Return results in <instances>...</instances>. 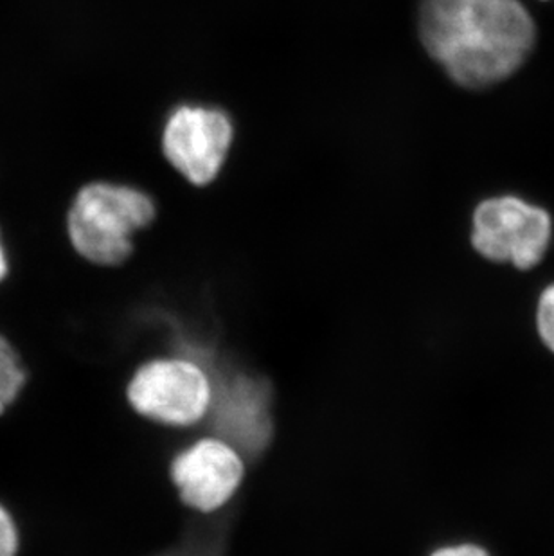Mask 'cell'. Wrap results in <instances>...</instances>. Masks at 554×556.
I'll return each instance as SVG.
<instances>
[{"label":"cell","mask_w":554,"mask_h":556,"mask_svg":"<svg viewBox=\"0 0 554 556\" xmlns=\"http://www.w3.org/2000/svg\"><path fill=\"white\" fill-rule=\"evenodd\" d=\"M416 31L427 56L465 90L512 79L539 40L522 0H419Z\"/></svg>","instance_id":"1"},{"label":"cell","mask_w":554,"mask_h":556,"mask_svg":"<svg viewBox=\"0 0 554 556\" xmlns=\"http://www.w3.org/2000/svg\"><path fill=\"white\" fill-rule=\"evenodd\" d=\"M152 194L115 182H90L68 207L65 235L74 254L98 268L125 265L136 251V237L158 218Z\"/></svg>","instance_id":"2"},{"label":"cell","mask_w":554,"mask_h":556,"mask_svg":"<svg viewBox=\"0 0 554 556\" xmlns=\"http://www.w3.org/2000/svg\"><path fill=\"white\" fill-rule=\"evenodd\" d=\"M553 238L551 211L522 194H492L471 211L470 245L487 262L531 270L544 262Z\"/></svg>","instance_id":"3"},{"label":"cell","mask_w":554,"mask_h":556,"mask_svg":"<svg viewBox=\"0 0 554 556\" xmlns=\"http://www.w3.org/2000/svg\"><path fill=\"white\" fill-rule=\"evenodd\" d=\"M125 399L144 420L188 429L210 415L213 382L207 369L193 358H150L126 380Z\"/></svg>","instance_id":"4"},{"label":"cell","mask_w":554,"mask_h":556,"mask_svg":"<svg viewBox=\"0 0 554 556\" xmlns=\"http://www.w3.org/2000/svg\"><path fill=\"white\" fill-rule=\"evenodd\" d=\"M236 126L221 106L182 103L164 119V161L194 188H207L221 177L235 147Z\"/></svg>","instance_id":"5"},{"label":"cell","mask_w":554,"mask_h":556,"mask_svg":"<svg viewBox=\"0 0 554 556\" xmlns=\"http://www.w3.org/2000/svg\"><path fill=\"white\" fill-rule=\"evenodd\" d=\"M169 478L178 498L199 514H215L232 501L245 478L240 452L222 438H202L177 452Z\"/></svg>","instance_id":"6"},{"label":"cell","mask_w":554,"mask_h":556,"mask_svg":"<svg viewBox=\"0 0 554 556\" xmlns=\"http://www.w3.org/2000/svg\"><path fill=\"white\" fill-rule=\"evenodd\" d=\"M213 382L210 415L215 420L218 438L245 456H256L273 438L270 396L263 380L238 372Z\"/></svg>","instance_id":"7"},{"label":"cell","mask_w":554,"mask_h":556,"mask_svg":"<svg viewBox=\"0 0 554 556\" xmlns=\"http://www.w3.org/2000/svg\"><path fill=\"white\" fill-rule=\"evenodd\" d=\"M32 386V368L22 348L0 328V421L5 420L26 399Z\"/></svg>","instance_id":"8"},{"label":"cell","mask_w":554,"mask_h":556,"mask_svg":"<svg viewBox=\"0 0 554 556\" xmlns=\"http://www.w3.org/2000/svg\"><path fill=\"white\" fill-rule=\"evenodd\" d=\"M26 547V528L21 515L0 497V556H22Z\"/></svg>","instance_id":"9"},{"label":"cell","mask_w":554,"mask_h":556,"mask_svg":"<svg viewBox=\"0 0 554 556\" xmlns=\"http://www.w3.org/2000/svg\"><path fill=\"white\" fill-rule=\"evenodd\" d=\"M534 320H537L540 341L551 353H554V281L540 292Z\"/></svg>","instance_id":"10"},{"label":"cell","mask_w":554,"mask_h":556,"mask_svg":"<svg viewBox=\"0 0 554 556\" xmlns=\"http://www.w3.org/2000/svg\"><path fill=\"white\" fill-rule=\"evenodd\" d=\"M429 556H492V553L476 542H457V544L436 547Z\"/></svg>","instance_id":"11"},{"label":"cell","mask_w":554,"mask_h":556,"mask_svg":"<svg viewBox=\"0 0 554 556\" xmlns=\"http://www.w3.org/2000/svg\"><path fill=\"white\" fill-rule=\"evenodd\" d=\"M11 274H13V263H11L10 249H8L4 235H2V229H0V289L8 285Z\"/></svg>","instance_id":"12"},{"label":"cell","mask_w":554,"mask_h":556,"mask_svg":"<svg viewBox=\"0 0 554 556\" xmlns=\"http://www.w3.org/2000/svg\"><path fill=\"white\" fill-rule=\"evenodd\" d=\"M194 544L197 542H193V546L180 547V549H173V552L159 556H222L218 547L215 549V547H205L204 544L202 546H194Z\"/></svg>","instance_id":"13"},{"label":"cell","mask_w":554,"mask_h":556,"mask_svg":"<svg viewBox=\"0 0 554 556\" xmlns=\"http://www.w3.org/2000/svg\"><path fill=\"white\" fill-rule=\"evenodd\" d=\"M542 2H550V0H542Z\"/></svg>","instance_id":"14"}]
</instances>
